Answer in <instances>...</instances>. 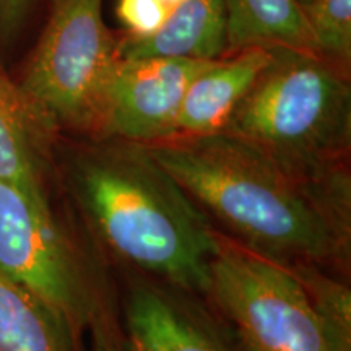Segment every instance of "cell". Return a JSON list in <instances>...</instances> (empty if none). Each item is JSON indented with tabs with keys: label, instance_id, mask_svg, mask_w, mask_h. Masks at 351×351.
Returning <instances> with one entry per match:
<instances>
[{
	"label": "cell",
	"instance_id": "6da1fadb",
	"mask_svg": "<svg viewBox=\"0 0 351 351\" xmlns=\"http://www.w3.org/2000/svg\"><path fill=\"white\" fill-rule=\"evenodd\" d=\"M228 238L282 265L345 267L351 247L348 166H289L234 135H174L148 145Z\"/></svg>",
	"mask_w": 351,
	"mask_h": 351
},
{
	"label": "cell",
	"instance_id": "7a4b0ae2",
	"mask_svg": "<svg viewBox=\"0 0 351 351\" xmlns=\"http://www.w3.org/2000/svg\"><path fill=\"white\" fill-rule=\"evenodd\" d=\"M57 186L114 254L169 287L207 295L219 231L148 145L60 135Z\"/></svg>",
	"mask_w": 351,
	"mask_h": 351
},
{
	"label": "cell",
	"instance_id": "3957f363",
	"mask_svg": "<svg viewBox=\"0 0 351 351\" xmlns=\"http://www.w3.org/2000/svg\"><path fill=\"white\" fill-rule=\"evenodd\" d=\"M221 132L300 169L346 166L350 72L314 52L274 47Z\"/></svg>",
	"mask_w": 351,
	"mask_h": 351
},
{
	"label": "cell",
	"instance_id": "277c9868",
	"mask_svg": "<svg viewBox=\"0 0 351 351\" xmlns=\"http://www.w3.org/2000/svg\"><path fill=\"white\" fill-rule=\"evenodd\" d=\"M43 28L13 77L64 137H95L104 90L119 62L121 34L103 0H47Z\"/></svg>",
	"mask_w": 351,
	"mask_h": 351
},
{
	"label": "cell",
	"instance_id": "5b68a950",
	"mask_svg": "<svg viewBox=\"0 0 351 351\" xmlns=\"http://www.w3.org/2000/svg\"><path fill=\"white\" fill-rule=\"evenodd\" d=\"M207 295L234 327L244 351H332L293 270L223 232Z\"/></svg>",
	"mask_w": 351,
	"mask_h": 351
},
{
	"label": "cell",
	"instance_id": "8992f818",
	"mask_svg": "<svg viewBox=\"0 0 351 351\" xmlns=\"http://www.w3.org/2000/svg\"><path fill=\"white\" fill-rule=\"evenodd\" d=\"M0 270L62 315L80 345L101 309L85 258L56 213L2 179Z\"/></svg>",
	"mask_w": 351,
	"mask_h": 351
},
{
	"label": "cell",
	"instance_id": "52a82bcc",
	"mask_svg": "<svg viewBox=\"0 0 351 351\" xmlns=\"http://www.w3.org/2000/svg\"><path fill=\"white\" fill-rule=\"evenodd\" d=\"M210 62L184 57H121L108 80L91 138L152 145L174 137L187 88Z\"/></svg>",
	"mask_w": 351,
	"mask_h": 351
},
{
	"label": "cell",
	"instance_id": "ba28073f",
	"mask_svg": "<svg viewBox=\"0 0 351 351\" xmlns=\"http://www.w3.org/2000/svg\"><path fill=\"white\" fill-rule=\"evenodd\" d=\"M60 134L0 62V179L56 213Z\"/></svg>",
	"mask_w": 351,
	"mask_h": 351
},
{
	"label": "cell",
	"instance_id": "9c48e42d",
	"mask_svg": "<svg viewBox=\"0 0 351 351\" xmlns=\"http://www.w3.org/2000/svg\"><path fill=\"white\" fill-rule=\"evenodd\" d=\"M169 288L148 282L130 288L127 351H236L204 311Z\"/></svg>",
	"mask_w": 351,
	"mask_h": 351
},
{
	"label": "cell",
	"instance_id": "30bf717a",
	"mask_svg": "<svg viewBox=\"0 0 351 351\" xmlns=\"http://www.w3.org/2000/svg\"><path fill=\"white\" fill-rule=\"evenodd\" d=\"M269 60L265 47H247L212 60L187 88L176 135L221 132Z\"/></svg>",
	"mask_w": 351,
	"mask_h": 351
},
{
	"label": "cell",
	"instance_id": "8fae6325",
	"mask_svg": "<svg viewBox=\"0 0 351 351\" xmlns=\"http://www.w3.org/2000/svg\"><path fill=\"white\" fill-rule=\"evenodd\" d=\"M122 59L184 57L215 60L228 54L225 0H181L158 33L145 39L121 34Z\"/></svg>",
	"mask_w": 351,
	"mask_h": 351
},
{
	"label": "cell",
	"instance_id": "7c38bea8",
	"mask_svg": "<svg viewBox=\"0 0 351 351\" xmlns=\"http://www.w3.org/2000/svg\"><path fill=\"white\" fill-rule=\"evenodd\" d=\"M228 54L288 47L319 54L298 0H225Z\"/></svg>",
	"mask_w": 351,
	"mask_h": 351
},
{
	"label": "cell",
	"instance_id": "4fadbf2b",
	"mask_svg": "<svg viewBox=\"0 0 351 351\" xmlns=\"http://www.w3.org/2000/svg\"><path fill=\"white\" fill-rule=\"evenodd\" d=\"M67 320L0 270V351H78Z\"/></svg>",
	"mask_w": 351,
	"mask_h": 351
},
{
	"label": "cell",
	"instance_id": "5bb4252c",
	"mask_svg": "<svg viewBox=\"0 0 351 351\" xmlns=\"http://www.w3.org/2000/svg\"><path fill=\"white\" fill-rule=\"evenodd\" d=\"M304 288L332 351H351V291L330 270L315 265L289 267Z\"/></svg>",
	"mask_w": 351,
	"mask_h": 351
},
{
	"label": "cell",
	"instance_id": "9a60e30c",
	"mask_svg": "<svg viewBox=\"0 0 351 351\" xmlns=\"http://www.w3.org/2000/svg\"><path fill=\"white\" fill-rule=\"evenodd\" d=\"M301 8L319 56L350 72L351 0H309Z\"/></svg>",
	"mask_w": 351,
	"mask_h": 351
},
{
	"label": "cell",
	"instance_id": "2e32d148",
	"mask_svg": "<svg viewBox=\"0 0 351 351\" xmlns=\"http://www.w3.org/2000/svg\"><path fill=\"white\" fill-rule=\"evenodd\" d=\"M46 5L47 0H0V62L20 47Z\"/></svg>",
	"mask_w": 351,
	"mask_h": 351
},
{
	"label": "cell",
	"instance_id": "e0dca14e",
	"mask_svg": "<svg viewBox=\"0 0 351 351\" xmlns=\"http://www.w3.org/2000/svg\"><path fill=\"white\" fill-rule=\"evenodd\" d=\"M171 8L161 0H117L116 15L129 39H145L161 29Z\"/></svg>",
	"mask_w": 351,
	"mask_h": 351
},
{
	"label": "cell",
	"instance_id": "ac0fdd59",
	"mask_svg": "<svg viewBox=\"0 0 351 351\" xmlns=\"http://www.w3.org/2000/svg\"><path fill=\"white\" fill-rule=\"evenodd\" d=\"M88 330L91 335L90 351H127L116 322L103 306L90 322Z\"/></svg>",
	"mask_w": 351,
	"mask_h": 351
},
{
	"label": "cell",
	"instance_id": "d6986e66",
	"mask_svg": "<svg viewBox=\"0 0 351 351\" xmlns=\"http://www.w3.org/2000/svg\"><path fill=\"white\" fill-rule=\"evenodd\" d=\"M161 2H165L169 8H173L176 3H179V2H181V0H161Z\"/></svg>",
	"mask_w": 351,
	"mask_h": 351
},
{
	"label": "cell",
	"instance_id": "ffe728a7",
	"mask_svg": "<svg viewBox=\"0 0 351 351\" xmlns=\"http://www.w3.org/2000/svg\"><path fill=\"white\" fill-rule=\"evenodd\" d=\"M298 2H300L301 5H302V3H307V2H309V0H298Z\"/></svg>",
	"mask_w": 351,
	"mask_h": 351
}]
</instances>
